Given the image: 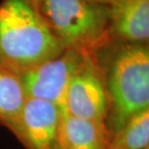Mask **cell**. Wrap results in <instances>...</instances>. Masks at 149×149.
<instances>
[{"mask_svg": "<svg viewBox=\"0 0 149 149\" xmlns=\"http://www.w3.org/2000/svg\"><path fill=\"white\" fill-rule=\"evenodd\" d=\"M65 49L30 0L0 3V66L20 76Z\"/></svg>", "mask_w": 149, "mask_h": 149, "instance_id": "6da1fadb", "label": "cell"}, {"mask_svg": "<svg viewBox=\"0 0 149 149\" xmlns=\"http://www.w3.org/2000/svg\"><path fill=\"white\" fill-rule=\"evenodd\" d=\"M102 69L108 94L106 128L109 139L131 118L149 109L148 46L122 43Z\"/></svg>", "mask_w": 149, "mask_h": 149, "instance_id": "7a4b0ae2", "label": "cell"}, {"mask_svg": "<svg viewBox=\"0 0 149 149\" xmlns=\"http://www.w3.org/2000/svg\"><path fill=\"white\" fill-rule=\"evenodd\" d=\"M37 10L65 49L97 54L111 42L109 6L87 0H41Z\"/></svg>", "mask_w": 149, "mask_h": 149, "instance_id": "3957f363", "label": "cell"}, {"mask_svg": "<svg viewBox=\"0 0 149 149\" xmlns=\"http://www.w3.org/2000/svg\"><path fill=\"white\" fill-rule=\"evenodd\" d=\"M88 55L64 49L56 57L22 74L19 77L26 97L52 103L63 112L68 86Z\"/></svg>", "mask_w": 149, "mask_h": 149, "instance_id": "277c9868", "label": "cell"}, {"mask_svg": "<svg viewBox=\"0 0 149 149\" xmlns=\"http://www.w3.org/2000/svg\"><path fill=\"white\" fill-rule=\"evenodd\" d=\"M108 108L102 66L97 54H90L68 86L63 114L106 126Z\"/></svg>", "mask_w": 149, "mask_h": 149, "instance_id": "5b68a950", "label": "cell"}, {"mask_svg": "<svg viewBox=\"0 0 149 149\" xmlns=\"http://www.w3.org/2000/svg\"><path fill=\"white\" fill-rule=\"evenodd\" d=\"M63 112L54 104L27 98L22 115V138L26 149H61Z\"/></svg>", "mask_w": 149, "mask_h": 149, "instance_id": "8992f818", "label": "cell"}, {"mask_svg": "<svg viewBox=\"0 0 149 149\" xmlns=\"http://www.w3.org/2000/svg\"><path fill=\"white\" fill-rule=\"evenodd\" d=\"M109 9V37L127 44L149 38V0H115Z\"/></svg>", "mask_w": 149, "mask_h": 149, "instance_id": "52a82bcc", "label": "cell"}, {"mask_svg": "<svg viewBox=\"0 0 149 149\" xmlns=\"http://www.w3.org/2000/svg\"><path fill=\"white\" fill-rule=\"evenodd\" d=\"M27 97L19 74L0 66V125L19 142L22 138V115Z\"/></svg>", "mask_w": 149, "mask_h": 149, "instance_id": "ba28073f", "label": "cell"}, {"mask_svg": "<svg viewBox=\"0 0 149 149\" xmlns=\"http://www.w3.org/2000/svg\"><path fill=\"white\" fill-rule=\"evenodd\" d=\"M108 142L106 126L63 114L61 149H107Z\"/></svg>", "mask_w": 149, "mask_h": 149, "instance_id": "9c48e42d", "label": "cell"}, {"mask_svg": "<svg viewBox=\"0 0 149 149\" xmlns=\"http://www.w3.org/2000/svg\"><path fill=\"white\" fill-rule=\"evenodd\" d=\"M149 146V109L131 118L109 139L107 149H143Z\"/></svg>", "mask_w": 149, "mask_h": 149, "instance_id": "30bf717a", "label": "cell"}, {"mask_svg": "<svg viewBox=\"0 0 149 149\" xmlns=\"http://www.w3.org/2000/svg\"><path fill=\"white\" fill-rule=\"evenodd\" d=\"M87 1L93 2V3H97V4H101V5H106V6H109L112 4L115 0H87Z\"/></svg>", "mask_w": 149, "mask_h": 149, "instance_id": "8fae6325", "label": "cell"}, {"mask_svg": "<svg viewBox=\"0 0 149 149\" xmlns=\"http://www.w3.org/2000/svg\"><path fill=\"white\" fill-rule=\"evenodd\" d=\"M30 1L33 3V5L35 6V7H38V5H39V3H40V1L41 0H30Z\"/></svg>", "mask_w": 149, "mask_h": 149, "instance_id": "7c38bea8", "label": "cell"}, {"mask_svg": "<svg viewBox=\"0 0 149 149\" xmlns=\"http://www.w3.org/2000/svg\"><path fill=\"white\" fill-rule=\"evenodd\" d=\"M143 149H149V146H148V147H145V148H143Z\"/></svg>", "mask_w": 149, "mask_h": 149, "instance_id": "4fadbf2b", "label": "cell"}]
</instances>
